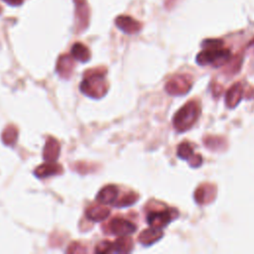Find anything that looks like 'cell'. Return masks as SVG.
<instances>
[{"instance_id":"obj_20","label":"cell","mask_w":254,"mask_h":254,"mask_svg":"<svg viewBox=\"0 0 254 254\" xmlns=\"http://www.w3.org/2000/svg\"><path fill=\"white\" fill-rule=\"evenodd\" d=\"M178 157H180L183 160H189L192 155V148L188 142H184L180 144L178 147V152H177Z\"/></svg>"},{"instance_id":"obj_8","label":"cell","mask_w":254,"mask_h":254,"mask_svg":"<svg viewBox=\"0 0 254 254\" xmlns=\"http://www.w3.org/2000/svg\"><path fill=\"white\" fill-rule=\"evenodd\" d=\"M216 189L209 184L200 185L194 191V198L199 204H207L215 198Z\"/></svg>"},{"instance_id":"obj_22","label":"cell","mask_w":254,"mask_h":254,"mask_svg":"<svg viewBox=\"0 0 254 254\" xmlns=\"http://www.w3.org/2000/svg\"><path fill=\"white\" fill-rule=\"evenodd\" d=\"M223 41L220 39H206L201 42V47L203 49H218L222 48Z\"/></svg>"},{"instance_id":"obj_11","label":"cell","mask_w":254,"mask_h":254,"mask_svg":"<svg viewBox=\"0 0 254 254\" xmlns=\"http://www.w3.org/2000/svg\"><path fill=\"white\" fill-rule=\"evenodd\" d=\"M243 87L240 82L234 83L226 92L225 103L229 108H234L242 99Z\"/></svg>"},{"instance_id":"obj_13","label":"cell","mask_w":254,"mask_h":254,"mask_svg":"<svg viewBox=\"0 0 254 254\" xmlns=\"http://www.w3.org/2000/svg\"><path fill=\"white\" fill-rule=\"evenodd\" d=\"M60 155V144L53 137H49L44 149V159L47 162H56Z\"/></svg>"},{"instance_id":"obj_10","label":"cell","mask_w":254,"mask_h":254,"mask_svg":"<svg viewBox=\"0 0 254 254\" xmlns=\"http://www.w3.org/2000/svg\"><path fill=\"white\" fill-rule=\"evenodd\" d=\"M119 190L113 185H108L101 189L96 195V199L101 204H111L117 199Z\"/></svg>"},{"instance_id":"obj_4","label":"cell","mask_w":254,"mask_h":254,"mask_svg":"<svg viewBox=\"0 0 254 254\" xmlns=\"http://www.w3.org/2000/svg\"><path fill=\"white\" fill-rule=\"evenodd\" d=\"M179 216V212L175 208L171 209H161L153 210L147 215V222L150 227L163 229L171 221L176 219Z\"/></svg>"},{"instance_id":"obj_3","label":"cell","mask_w":254,"mask_h":254,"mask_svg":"<svg viewBox=\"0 0 254 254\" xmlns=\"http://www.w3.org/2000/svg\"><path fill=\"white\" fill-rule=\"evenodd\" d=\"M231 58V53L228 49H203L197 54L195 61L199 65L211 64L213 66H220Z\"/></svg>"},{"instance_id":"obj_6","label":"cell","mask_w":254,"mask_h":254,"mask_svg":"<svg viewBox=\"0 0 254 254\" xmlns=\"http://www.w3.org/2000/svg\"><path fill=\"white\" fill-rule=\"evenodd\" d=\"M107 228L111 234L117 236H129L133 234L137 229L136 225L133 222L121 217L113 218L109 222Z\"/></svg>"},{"instance_id":"obj_2","label":"cell","mask_w":254,"mask_h":254,"mask_svg":"<svg viewBox=\"0 0 254 254\" xmlns=\"http://www.w3.org/2000/svg\"><path fill=\"white\" fill-rule=\"evenodd\" d=\"M80 90L90 97H102L107 91V83L104 79V73L100 71L91 72L82 80Z\"/></svg>"},{"instance_id":"obj_17","label":"cell","mask_w":254,"mask_h":254,"mask_svg":"<svg viewBox=\"0 0 254 254\" xmlns=\"http://www.w3.org/2000/svg\"><path fill=\"white\" fill-rule=\"evenodd\" d=\"M71 57L81 63H85L90 59V52L83 44L75 43L71 48Z\"/></svg>"},{"instance_id":"obj_25","label":"cell","mask_w":254,"mask_h":254,"mask_svg":"<svg viewBox=\"0 0 254 254\" xmlns=\"http://www.w3.org/2000/svg\"><path fill=\"white\" fill-rule=\"evenodd\" d=\"M201 163H202V159H201V157H200L199 155H197V154L192 155V156L189 159V164H190V166H191L192 168H197V167H199V166L201 165Z\"/></svg>"},{"instance_id":"obj_27","label":"cell","mask_w":254,"mask_h":254,"mask_svg":"<svg viewBox=\"0 0 254 254\" xmlns=\"http://www.w3.org/2000/svg\"><path fill=\"white\" fill-rule=\"evenodd\" d=\"M1 11H2V8L0 7V14H1Z\"/></svg>"},{"instance_id":"obj_15","label":"cell","mask_w":254,"mask_h":254,"mask_svg":"<svg viewBox=\"0 0 254 254\" xmlns=\"http://www.w3.org/2000/svg\"><path fill=\"white\" fill-rule=\"evenodd\" d=\"M62 171L63 170L59 164H56L55 162H48L38 167L34 173L39 178H46L48 176L60 174L62 173Z\"/></svg>"},{"instance_id":"obj_5","label":"cell","mask_w":254,"mask_h":254,"mask_svg":"<svg viewBox=\"0 0 254 254\" xmlns=\"http://www.w3.org/2000/svg\"><path fill=\"white\" fill-rule=\"evenodd\" d=\"M192 78L188 74H176L166 83V91L171 95H184L190 91Z\"/></svg>"},{"instance_id":"obj_1","label":"cell","mask_w":254,"mask_h":254,"mask_svg":"<svg viewBox=\"0 0 254 254\" xmlns=\"http://www.w3.org/2000/svg\"><path fill=\"white\" fill-rule=\"evenodd\" d=\"M199 114V105L195 101H189L177 111L173 119V125L177 131L185 132L196 122Z\"/></svg>"},{"instance_id":"obj_21","label":"cell","mask_w":254,"mask_h":254,"mask_svg":"<svg viewBox=\"0 0 254 254\" xmlns=\"http://www.w3.org/2000/svg\"><path fill=\"white\" fill-rule=\"evenodd\" d=\"M2 139L5 144L12 145L17 139V130L14 127H9L3 132Z\"/></svg>"},{"instance_id":"obj_26","label":"cell","mask_w":254,"mask_h":254,"mask_svg":"<svg viewBox=\"0 0 254 254\" xmlns=\"http://www.w3.org/2000/svg\"><path fill=\"white\" fill-rule=\"evenodd\" d=\"M3 1L12 6H20L23 3V0H3Z\"/></svg>"},{"instance_id":"obj_9","label":"cell","mask_w":254,"mask_h":254,"mask_svg":"<svg viewBox=\"0 0 254 254\" xmlns=\"http://www.w3.org/2000/svg\"><path fill=\"white\" fill-rule=\"evenodd\" d=\"M76 3L75 9V20L76 28L78 31H83L86 29L89 20V10L85 0H79Z\"/></svg>"},{"instance_id":"obj_24","label":"cell","mask_w":254,"mask_h":254,"mask_svg":"<svg viewBox=\"0 0 254 254\" xmlns=\"http://www.w3.org/2000/svg\"><path fill=\"white\" fill-rule=\"evenodd\" d=\"M111 249H112V242L102 241L96 246L95 252H97V253H111Z\"/></svg>"},{"instance_id":"obj_16","label":"cell","mask_w":254,"mask_h":254,"mask_svg":"<svg viewBox=\"0 0 254 254\" xmlns=\"http://www.w3.org/2000/svg\"><path fill=\"white\" fill-rule=\"evenodd\" d=\"M133 242L128 236H119V238L112 242L111 253H128L132 250Z\"/></svg>"},{"instance_id":"obj_18","label":"cell","mask_w":254,"mask_h":254,"mask_svg":"<svg viewBox=\"0 0 254 254\" xmlns=\"http://www.w3.org/2000/svg\"><path fill=\"white\" fill-rule=\"evenodd\" d=\"M72 66H73V62L70 56L64 55L59 59L57 67H58V71L62 75H67L71 71Z\"/></svg>"},{"instance_id":"obj_19","label":"cell","mask_w":254,"mask_h":254,"mask_svg":"<svg viewBox=\"0 0 254 254\" xmlns=\"http://www.w3.org/2000/svg\"><path fill=\"white\" fill-rule=\"evenodd\" d=\"M137 199H138V195L136 193L129 192V193L125 194L124 196H122L120 199L115 200L114 204L117 207H126V206L134 204L137 201Z\"/></svg>"},{"instance_id":"obj_7","label":"cell","mask_w":254,"mask_h":254,"mask_svg":"<svg viewBox=\"0 0 254 254\" xmlns=\"http://www.w3.org/2000/svg\"><path fill=\"white\" fill-rule=\"evenodd\" d=\"M114 23L119 30L128 35L137 34L142 29V24L139 21L127 15H120L116 17Z\"/></svg>"},{"instance_id":"obj_23","label":"cell","mask_w":254,"mask_h":254,"mask_svg":"<svg viewBox=\"0 0 254 254\" xmlns=\"http://www.w3.org/2000/svg\"><path fill=\"white\" fill-rule=\"evenodd\" d=\"M224 141L223 140H221L220 138H218V137H208V138H206L205 140H204V144H205V146L207 147V148H209V149H220L221 147L219 146L220 144H222V145H224Z\"/></svg>"},{"instance_id":"obj_14","label":"cell","mask_w":254,"mask_h":254,"mask_svg":"<svg viewBox=\"0 0 254 254\" xmlns=\"http://www.w3.org/2000/svg\"><path fill=\"white\" fill-rule=\"evenodd\" d=\"M110 213V209L104 205H91L86 210V217L92 221H102Z\"/></svg>"},{"instance_id":"obj_28","label":"cell","mask_w":254,"mask_h":254,"mask_svg":"<svg viewBox=\"0 0 254 254\" xmlns=\"http://www.w3.org/2000/svg\"><path fill=\"white\" fill-rule=\"evenodd\" d=\"M73 1H74V2H77V1H79V0H73Z\"/></svg>"},{"instance_id":"obj_12","label":"cell","mask_w":254,"mask_h":254,"mask_svg":"<svg viewBox=\"0 0 254 254\" xmlns=\"http://www.w3.org/2000/svg\"><path fill=\"white\" fill-rule=\"evenodd\" d=\"M163 235H164V232L162 231V229L151 227L142 231L138 237V240L141 244L145 246H150L153 243L160 240L163 237Z\"/></svg>"}]
</instances>
